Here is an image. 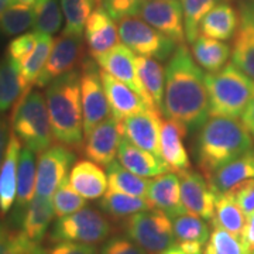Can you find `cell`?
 Here are the masks:
<instances>
[{
  "mask_svg": "<svg viewBox=\"0 0 254 254\" xmlns=\"http://www.w3.org/2000/svg\"><path fill=\"white\" fill-rule=\"evenodd\" d=\"M163 115L188 131H198L210 116L205 73L185 44L177 47L165 66Z\"/></svg>",
  "mask_w": 254,
  "mask_h": 254,
  "instance_id": "1",
  "label": "cell"
},
{
  "mask_svg": "<svg viewBox=\"0 0 254 254\" xmlns=\"http://www.w3.org/2000/svg\"><path fill=\"white\" fill-rule=\"evenodd\" d=\"M253 138L237 118L209 116L196 137V164L208 177L222 165L254 148Z\"/></svg>",
  "mask_w": 254,
  "mask_h": 254,
  "instance_id": "2",
  "label": "cell"
},
{
  "mask_svg": "<svg viewBox=\"0 0 254 254\" xmlns=\"http://www.w3.org/2000/svg\"><path fill=\"white\" fill-rule=\"evenodd\" d=\"M46 99L57 143L78 150L83 145V110L81 98V71L73 69L50 82Z\"/></svg>",
  "mask_w": 254,
  "mask_h": 254,
  "instance_id": "3",
  "label": "cell"
},
{
  "mask_svg": "<svg viewBox=\"0 0 254 254\" xmlns=\"http://www.w3.org/2000/svg\"><path fill=\"white\" fill-rule=\"evenodd\" d=\"M205 81L210 116L239 118L254 96V81L233 63L205 75Z\"/></svg>",
  "mask_w": 254,
  "mask_h": 254,
  "instance_id": "4",
  "label": "cell"
},
{
  "mask_svg": "<svg viewBox=\"0 0 254 254\" xmlns=\"http://www.w3.org/2000/svg\"><path fill=\"white\" fill-rule=\"evenodd\" d=\"M11 131L23 144L38 154L51 145L54 136L43 92L31 88L21 95L13 106Z\"/></svg>",
  "mask_w": 254,
  "mask_h": 254,
  "instance_id": "5",
  "label": "cell"
},
{
  "mask_svg": "<svg viewBox=\"0 0 254 254\" xmlns=\"http://www.w3.org/2000/svg\"><path fill=\"white\" fill-rule=\"evenodd\" d=\"M112 233V225L98 209L85 208L55 220L50 232V242H73L83 245H98Z\"/></svg>",
  "mask_w": 254,
  "mask_h": 254,
  "instance_id": "6",
  "label": "cell"
},
{
  "mask_svg": "<svg viewBox=\"0 0 254 254\" xmlns=\"http://www.w3.org/2000/svg\"><path fill=\"white\" fill-rule=\"evenodd\" d=\"M125 230L128 239L150 254H161L175 243L173 222L160 209H147L128 216Z\"/></svg>",
  "mask_w": 254,
  "mask_h": 254,
  "instance_id": "7",
  "label": "cell"
},
{
  "mask_svg": "<svg viewBox=\"0 0 254 254\" xmlns=\"http://www.w3.org/2000/svg\"><path fill=\"white\" fill-rule=\"evenodd\" d=\"M120 41L134 54L155 58L158 61L170 60L180 46L173 38L164 36L143 18L125 17L119 21Z\"/></svg>",
  "mask_w": 254,
  "mask_h": 254,
  "instance_id": "8",
  "label": "cell"
},
{
  "mask_svg": "<svg viewBox=\"0 0 254 254\" xmlns=\"http://www.w3.org/2000/svg\"><path fill=\"white\" fill-rule=\"evenodd\" d=\"M81 98L83 110V133L89 136L95 127L112 116L100 71L92 58H85L81 68Z\"/></svg>",
  "mask_w": 254,
  "mask_h": 254,
  "instance_id": "9",
  "label": "cell"
},
{
  "mask_svg": "<svg viewBox=\"0 0 254 254\" xmlns=\"http://www.w3.org/2000/svg\"><path fill=\"white\" fill-rule=\"evenodd\" d=\"M73 161L75 153L72 148L61 143L51 144L41 151L37 161V195L53 198L57 188L68 178Z\"/></svg>",
  "mask_w": 254,
  "mask_h": 254,
  "instance_id": "10",
  "label": "cell"
},
{
  "mask_svg": "<svg viewBox=\"0 0 254 254\" xmlns=\"http://www.w3.org/2000/svg\"><path fill=\"white\" fill-rule=\"evenodd\" d=\"M83 55V40L79 34L64 33L54 41L51 54L43 72L36 82L38 88H46L50 82L78 68Z\"/></svg>",
  "mask_w": 254,
  "mask_h": 254,
  "instance_id": "11",
  "label": "cell"
},
{
  "mask_svg": "<svg viewBox=\"0 0 254 254\" xmlns=\"http://www.w3.org/2000/svg\"><path fill=\"white\" fill-rule=\"evenodd\" d=\"M138 16L178 44H184V40H187L184 10L180 0H145Z\"/></svg>",
  "mask_w": 254,
  "mask_h": 254,
  "instance_id": "12",
  "label": "cell"
},
{
  "mask_svg": "<svg viewBox=\"0 0 254 254\" xmlns=\"http://www.w3.org/2000/svg\"><path fill=\"white\" fill-rule=\"evenodd\" d=\"M95 60H96V63H98L102 71L115 76L119 81L125 82L126 85H128L133 91H136L143 98L148 108L155 109L148 93L145 92L144 86L138 78L136 54L128 47L125 46L123 43H119L113 48H110L109 51L99 55Z\"/></svg>",
  "mask_w": 254,
  "mask_h": 254,
  "instance_id": "13",
  "label": "cell"
},
{
  "mask_svg": "<svg viewBox=\"0 0 254 254\" xmlns=\"http://www.w3.org/2000/svg\"><path fill=\"white\" fill-rule=\"evenodd\" d=\"M120 125H122L123 137L126 140L145 151L153 153L155 157L161 158L160 133L163 125V116L160 110L148 108L143 112H138L123 119Z\"/></svg>",
  "mask_w": 254,
  "mask_h": 254,
  "instance_id": "14",
  "label": "cell"
},
{
  "mask_svg": "<svg viewBox=\"0 0 254 254\" xmlns=\"http://www.w3.org/2000/svg\"><path fill=\"white\" fill-rule=\"evenodd\" d=\"M177 174L180 177L182 203L187 212L198 215L205 220H212L215 216V202L218 193L209 184L208 178L192 170Z\"/></svg>",
  "mask_w": 254,
  "mask_h": 254,
  "instance_id": "15",
  "label": "cell"
},
{
  "mask_svg": "<svg viewBox=\"0 0 254 254\" xmlns=\"http://www.w3.org/2000/svg\"><path fill=\"white\" fill-rule=\"evenodd\" d=\"M123 138L120 120L109 116L100 122L91 131L89 136L85 137L86 143L83 153L85 155L98 163L99 165L108 167L118 157L119 144Z\"/></svg>",
  "mask_w": 254,
  "mask_h": 254,
  "instance_id": "16",
  "label": "cell"
},
{
  "mask_svg": "<svg viewBox=\"0 0 254 254\" xmlns=\"http://www.w3.org/2000/svg\"><path fill=\"white\" fill-rule=\"evenodd\" d=\"M232 63L254 81V1L239 9V27L232 44Z\"/></svg>",
  "mask_w": 254,
  "mask_h": 254,
  "instance_id": "17",
  "label": "cell"
},
{
  "mask_svg": "<svg viewBox=\"0 0 254 254\" xmlns=\"http://www.w3.org/2000/svg\"><path fill=\"white\" fill-rule=\"evenodd\" d=\"M188 128L174 119H163L160 133V153L164 163L168 165L170 171L181 173L190 168L188 151L184 145V137Z\"/></svg>",
  "mask_w": 254,
  "mask_h": 254,
  "instance_id": "18",
  "label": "cell"
},
{
  "mask_svg": "<svg viewBox=\"0 0 254 254\" xmlns=\"http://www.w3.org/2000/svg\"><path fill=\"white\" fill-rule=\"evenodd\" d=\"M145 198L153 208L163 210L171 219L187 212L181 199L180 177L173 171L154 177L150 181Z\"/></svg>",
  "mask_w": 254,
  "mask_h": 254,
  "instance_id": "19",
  "label": "cell"
},
{
  "mask_svg": "<svg viewBox=\"0 0 254 254\" xmlns=\"http://www.w3.org/2000/svg\"><path fill=\"white\" fill-rule=\"evenodd\" d=\"M116 20L102 6L92 11L85 26V41L92 58H98L119 44V27Z\"/></svg>",
  "mask_w": 254,
  "mask_h": 254,
  "instance_id": "20",
  "label": "cell"
},
{
  "mask_svg": "<svg viewBox=\"0 0 254 254\" xmlns=\"http://www.w3.org/2000/svg\"><path fill=\"white\" fill-rule=\"evenodd\" d=\"M100 76H102V82H103L105 92L109 100L113 118L122 122L123 119L128 118L134 113L148 109L143 98L125 82L119 81L105 71H100Z\"/></svg>",
  "mask_w": 254,
  "mask_h": 254,
  "instance_id": "21",
  "label": "cell"
},
{
  "mask_svg": "<svg viewBox=\"0 0 254 254\" xmlns=\"http://www.w3.org/2000/svg\"><path fill=\"white\" fill-rule=\"evenodd\" d=\"M68 178L73 190L85 199H99L109 188L108 173L103 171L102 165L89 158L73 164Z\"/></svg>",
  "mask_w": 254,
  "mask_h": 254,
  "instance_id": "22",
  "label": "cell"
},
{
  "mask_svg": "<svg viewBox=\"0 0 254 254\" xmlns=\"http://www.w3.org/2000/svg\"><path fill=\"white\" fill-rule=\"evenodd\" d=\"M34 151L28 147H23L18 160V173H17V193L16 202L13 206L11 222L20 226L24 216V212L30 205V202L34 198L37 181V164Z\"/></svg>",
  "mask_w": 254,
  "mask_h": 254,
  "instance_id": "23",
  "label": "cell"
},
{
  "mask_svg": "<svg viewBox=\"0 0 254 254\" xmlns=\"http://www.w3.org/2000/svg\"><path fill=\"white\" fill-rule=\"evenodd\" d=\"M21 148L20 138L11 131L6 155L0 168V218H4L16 202L18 160Z\"/></svg>",
  "mask_w": 254,
  "mask_h": 254,
  "instance_id": "24",
  "label": "cell"
},
{
  "mask_svg": "<svg viewBox=\"0 0 254 254\" xmlns=\"http://www.w3.org/2000/svg\"><path fill=\"white\" fill-rule=\"evenodd\" d=\"M118 158L125 168L143 178H154L170 171L168 165L161 158L130 143L125 137L119 144Z\"/></svg>",
  "mask_w": 254,
  "mask_h": 254,
  "instance_id": "25",
  "label": "cell"
},
{
  "mask_svg": "<svg viewBox=\"0 0 254 254\" xmlns=\"http://www.w3.org/2000/svg\"><path fill=\"white\" fill-rule=\"evenodd\" d=\"M54 216L55 212L53 199L36 195L24 212L20 230L30 242L36 245H41Z\"/></svg>",
  "mask_w": 254,
  "mask_h": 254,
  "instance_id": "26",
  "label": "cell"
},
{
  "mask_svg": "<svg viewBox=\"0 0 254 254\" xmlns=\"http://www.w3.org/2000/svg\"><path fill=\"white\" fill-rule=\"evenodd\" d=\"M206 178L216 193L226 192L237 184L254 178V148L222 165Z\"/></svg>",
  "mask_w": 254,
  "mask_h": 254,
  "instance_id": "27",
  "label": "cell"
},
{
  "mask_svg": "<svg viewBox=\"0 0 254 254\" xmlns=\"http://www.w3.org/2000/svg\"><path fill=\"white\" fill-rule=\"evenodd\" d=\"M237 27L239 14L236 9L227 1H220L200 21L199 34L220 41H227L235 37Z\"/></svg>",
  "mask_w": 254,
  "mask_h": 254,
  "instance_id": "28",
  "label": "cell"
},
{
  "mask_svg": "<svg viewBox=\"0 0 254 254\" xmlns=\"http://www.w3.org/2000/svg\"><path fill=\"white\" fill-rule=\"evenodd\" d=\"M136 65L138 78L148 93L154 108L163 113L164 93H165V68L161 65V61L136 55Z\"/></svg>",
  "mask_w": 254,
  "mask_h": 254,
  "instance_id": "29",
  "label": "cell"
},
{
  "mask_svg": "<svg viewBox=\"0 0 254 254\" xmlns=\"http://www.w3.org/2000/svg\"><path fill=\"white\" fill-rule=\"evenodd\" d=\"M190 50L198 65L208 72H216L222 69L232 54V50L226 43L200 34L190 44Z\"/></svg>",
  "mask_w": 254,
  "mask_h": 254,
  "instance_id": "30",
  "label": "cell"
},
{
  "mask_svg": "<svg viewBox=\"0 0 254 254\" xmlns=\"http://www.w3.org/2000/svg\"><path fill=\"white\" fill-rule=\"evenodd\" d=\"M26 91V83L20 73V64L4 55L0 60V113L11 109Z\"/></svg>",
  "mask_w": 254,
  "mask_h": 254,
  "instance_id": "31",
  "label": "cell"
},
{
  "mask_svg": "<svg viewBox=\"0 0 254 254\" xmlns=\"http://www.w3.org/2000/svg\"><path fill=\"white\" fill-rule=\"evenodd\" d=\"M99 206L105 213H108L109 216L116 219L128 218L137 212L147 210V209H154L147 198L125 193L120 190H109V188L105 192V195L102 196Z\"/></svg>",
  "mask_w": 254,
  "mask_h": 254,
  "instance_id": "32",
  "label": "cell"
},
{
  "mask_svg": "<svg viewBox=\"0 0 254 254\" xmlns=\"http://www.w3.org/2000/svg\"><path fill=\"white\" fill-rule=\"evenodd\" d=\"M212 225H218L229 230L230 233L242 236L246 225V215L242 208L237 205L232 192H220L216 195L215 202V216L210 220Z\"/></svg>",
  "mask_w": 254,
  "mask_h": 254,
  "instance_id": "33",
  "label": "cell"
},
{
  "mask_svg": "<svg viewBox=\"0 0 254 254\" xmlns=\"http://www.w3.org/2000/svg\"><path fill=\"white\" fill-rule=\"evenodd\" d=\"M54 47V40L50 34H41L38 33V41L34 51L28 55L27 60L20 64V73L26 83V88L31 89L36 85L40 73L43 72L46 66L47 60L51 54V50Z\"/></svg>",
  "mask_w": 254,
  "mask_h": 254,
  "instance_id": "34",
  "label": "cell"
},
{
  "mask_svg": "<svg viewBox=\"0 0 254 254\" xmlns=\"http://www.w3.org/2000/svg\"><path fill=\"white\" fill-rule=\"evenodd\" d=\"M36 11L34 4L16 3L9 4L0 18V36L16 37L27 31L31 26H34Z\"/></svg>",
  "mask_w": 254,
  "mask_h": 254,
  "instance_id": "35",
  "label": "cell"
},
{
  "mask_svg": "<svg viewBox=\"0 0 254 254\" xmlns=\"http://www.w3.org/2000/svg\"><path fill=\"white\" fill-rule=\"evenodd\" d=\"M106 173H108L109 190H120L125 193L145 198L148 185H150L148 178H143L140 175L128 171L119 161H113L110 165H108Z\"/></svg>",
  "mask_w": 254,
  "mask_h": 254,
  "instance_id": "36",
  "label": "cell"
},
{
  "mask_svg": "<svg viewBox=\"0 0 254 254\" xmlns=\"http://www.w3.org/2000/svg\"><path fill=\"white\" fill-rule=\"evenodd\" d=\"M198 215L185 212L173 219L174 235L178 242H196L206 246L210 237L209 226Z\"/></svg>",
  "mask_w": 254,
  "mask_h": 254,
  "instance_id": "37",
  "label": "cell"
},
{
  "mask_svg": "<svg viewBox=\"0 0 254 254\" xmlns=\"http://www.w3.org/2000/svg\"><path fill=\"white\" fill-rule=\"evenodd\" d=\"M34 11V31L54 36L61 30L64 13L58 0H36Z\"/></svg>",
  "mask_w": 254,
  "mask_h": 254,
  "instance_id": "38",
  "label": "cell"
},
{
  "mask_svg": "<svg viewBox=\"0 0 254 254\" xmlns=\"http://www.w3.org/2000/svg\"><path fill=\"white\" fill-rule=\"evenodd\" d=\"M223 0H181L185 38L192 44L199 37V24L210 10Z\"/></svg>",
  "mask_w": 254,
  "mask_h": 254,
  "instance_id": "39",
  "label": "cell"
},
{
  "mask_svg": "<svg viewBox=\"0 0 254 254\" xmlns=\"http://www.w3.org/2000/svg\"><path fill=\"white\" fill-rule=\"evenodd\" d=\"M95 0H61L65 28L64 33L82 36L86 21L95 10Z\"/></svg>",
  "mask_w": 254,
  "mask_h": 254,
  "instance_id": "40",
  "label": "cell"
},
{
  "mask_svg": "<svg viewBox=\"0 0 254 254\" xmlns=\"http://www.w3.org/2000/svg\"><path fill=\"white\" fill-rule=\"evenodd\" d=\"M54 212L57 218H63L66 215L75 213L76 210L85 208L86 199L73 190L69 178L64 180V182L57 188L53 195Z\"/></svg>",
  "mask_w": 254,
  "mask_h": 254,
  "instance_id": "41",
  "label": "cell"
},
{
  "mask_svg": "<svg viewBox=\"0 0 254 254\" xmlns=\"http://www.w3.org/2000/svg\"><path fill=\"white\" fill-rule=\"evenodd\" d=\"M208 243L218 254H249L240 236L230 233L218 225H212Z\"/></svg>",
  "mask_w": 254,
  "mask_h": 254,
  "instance_id": "42",
  "label": "cell"
},
{
  "mask_svg": "<svg viewBox=\"0 0 254 254\" xmlns=\"http://www.w3.org/2000/svg\"><path fill=\"white\" fill-rule=\"evenodd\" d=\"M34 246L21 230L0 225V254H31Z\"/></svg>",
  "mask_w": 254,
  "mask_h": 254,
  "instance_id": "43",
  "label": "cell"
},
{
  "mask_svg": "<svg viewBox=\"0 0 254 254\" xmlns=\"http://www.w3.org/2000/svg\"><path fill=\"white\" fill-rule=\"evenodd\" d=\"M37 41H38V33L37 31L23 33V34H20L10 41L7 50H6V55L17 64H21L24 60H27L28 55L34 51Z\"/></svg>",
  "mask_w": 254,
  "mask_h": 254,
  "instance_id": "44",
  "label": "cell"
},
{
  "mask_svg": "<svg viewBox=\"0 0 254 254\" xmlns=\"http://www.w3.org/2000/svg\"><path fill=\"white\" fill-rule=\"evenodd\" d=\"M31 254H99L93 245L73 243V242H57L48 247L36 245Z\"/></svg>",
  "mask_w": 254,
  "mask_h": 254,
  "instance_id": "45",
  "label": "cell"
},
{
  "mask_svg": "<svg viewBox=\"0 0 254 254\" xmlns=\"http://www.w3.org/2000/svg\"><path fill=\"white\" fill-rule=\"evenodd\" d=\"M145 0H103L102 7L116 21L125 17H133L140 13Z\"/></svg>",
  "mask_w": 254,
  "mask_h": 254,
  "instance_id": "46",
  "label": "cell"
},
{
  "mask_svg": "<svg viewBox=\"0 0 254 254\" xmlns=\"http://www.w3.org/2000/svg\"><path fill=\"white\" fill-rule=\"evenodd\" d=\"M99 254H147L144 249L136 245L131 239L115 236L108 239L100 247Z\"/></svg>",
  "mask_w": 254,
  "mask_h": 254,
  "instance_id": "47",
  "label": "cell"
},
{
  "mask_svg": "<svg viewBox=\"0 0 254 254\" xmlns=\"http://www.w3.org/2000/svg\"><path fill=\"white\" fill-rule=\"evenodd\" d=\"M233 198L236 199L237 205L245 212V215H250L254 212V178L237 184L232 190Z\"/></svg>",
  "mask_w": 254,
  "mask_h": 254,
  "instance_id": "48",
  "label": "cell"
},
{
  "mask_svg": "<svg viewBox=\"0 0 254 254\" xmlns=\"http://www.w3.org/2000/svg\"><path fill=\"white\" fill-rule=\"evenodd\" d=\"M240 239L247 249V253H252L254 250V212L246 216V225Z\"/></svg>",
  "mask_w": 254,
  "mask_h": 254,
  "instance_id": "49",
  "label": "cell"
},
{
  "mask_svg": "<svg viewBox=\"0 0 254 254\" xmlns=\"http://www.w3.org/2000/svg\"><path fill=\"white\" fill-rule=\"evenodd\" d=\"M9 127H7V122L0 116V168L6 155V150H7V144H9Z\"/></svg>",
  "mask_w": 254,
  "mask_h": 254,
  "instance_id": "50",
  "label": "cell"
},
{
  "mask_svg": "<svg viewBox=\"0 0 254 254\" xmlns=\"http://www.w3.org/2000/svg\"><path fill=\"white\" fill-rule=\"evenodd\" d=\"M242 122L246 128L250 131V134L254 137V96L250 100L249 106L246 108L245 113L242 115Z\"/></svg>",
  "mask_w": 254,
  "mask_h": 254,
  "instance_id": "51",
  "label": "cell"
},
{
  "mask_svg": "<svg viewBox=\"0 0 254 254\" xmlns=\"http://www.w3.org/2000/svg\"><path fill=\"white\" fill-rule=\"evenodd\" d=\"M177 245L180 246L185 253H202V247H203L196 242H177Z\"/></svg>",
  "mask_w": 254,
  "mask_h": 254,
  "instance_id": "52",
  "label": "cell"
},
{
  "mask_svg": "<svg viewBox=\"0 0 254 254\" xmlns=\"http://www.w3.org/2000/svg\"><path fill=\"white\" fill-rule=\"evenodd\" d=\"M161 254H203V253H185L180 246L177 245V243H174V245L170 246L167 250H164Z\"/></svg>",
  "mask_w": 254,
  "mask_h": 254,
  "instance_id": "53",
  "label": "cell"
},
{
  "mask_svg": "<svg viewBox=\"0 0 254 254\" xmlns=\"http://www.w3.org/2000/svg\"><path fill=\"white\" fill-rule=\"evenodd\" d=\"M9 4H16V3H24V4H34L36 0H6Z\"/></svg>",
  "mask_w": 254,
  "mask_h": 254,
  "instance_id": "54",
  "label": "cell"
},
{
  "mask_svg": "<svg viewBox=\"0 0 254 254\" xmlns=\"http://www.w3.org/2000/svg\"><path fill=\"white\" fill-rule=\"evenodd\" d=\"M7 6H9V3H7L6 0H0V18H1V16H3L4 10L7 9Z\"/></svg>",
  "mask_w": 254,
  "mask_h": 254,
  "instance_id": "55",
  "label": "cell"
},
{
  "mask_svg": "<svg viewBox=\"0 0 254 254\" xmlns=\"http://www.w3.org/2000/svg\"><path fill=\"white\" fill-rule=\"evenodd\" d=\"M203 254H218L215 250H213V247L209 245V243H206V246H205V252H203Z\"/></svg>",
  "mask_w": 254,
  "mask_h": 254,
  "instance_id": "56",
  "label": "cell"
},
{
  "mask_svg": "<svg viewBox=\"0 0 254 254\" xmlns=\"http://www.w3.org/2000/svg\"><path fill=\"white\" fill-rule=\"evenodd\" d=\"M95 3H96V4H102V3H103V0H95Z\"/></svg>",
  "mask_w": 254,
  "mask_h": 254,
  "instance_id": "57",
  "label": "cell"
},
{
  "mask_svg": "<svg viewBox=\"0 0 254 254\" xmlns=\"http://www.w3.org/2000/svg\"><path fill=\"white\" fill-rule=\"evenodd\" d=\"M250 254H254V250H253V252H252V253H250Z\"/></svg>",
  "mask_w": 254,
  "mask_h": 254,
  "instance_id": "58",
  "label": "cell"
}]
</instances>
